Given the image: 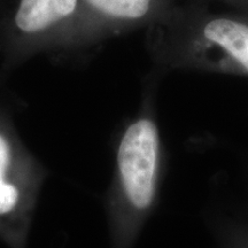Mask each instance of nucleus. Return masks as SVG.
<instances>
[{"label":"nucleus","mask_w":248,"mask_h":248,"mask_svg":"<svg viewBox=\"0 0 248 248\" xmlns=\"http://www.w3.org/2000/svg\"><path fill=\"white\" fill-rule=\"evenodd\" d=\"M190 1L204 2V4H210V2H218L229 6V7H248V0H190Z\"/></svg>","instance_id":"obj_6"},{"label":"nucleus","mask_w":248,"mask_h":248,"mask_svg":"<svg viewBox=\"0 0 248 248\" xmlns=\"http://www.w3.org/2000/svg\"><path fill=\"white\" fill-rule=\"evenodd\" d=\"M80 13V0H18L2 28L4 67H16L44 52L69 51Z\"/></svg>","instance_id":"obj_4"},{"label":"nucleus","mask_w":248,"mask_h":248,"mask_svg":"<svg viewBox=\"0 0 248 248\" xmlns=\"http://www.w3.org/2000/svg\"><path fill=\"white\" fill-rule=\"evenodd\" d=\"M155 82L124 125L105 197L111 248H132L156 208L163 171V147L154 101Z\"/></svg>","instance_id":"obj_2"},{"label":"nucleus","mask_w":248,"mask_h":248,"mask_svg":"<svg viewBox=\"0 0 248 248\" xmlns=\"http://www.w3.org/2000/svg\"><path fill=\"white\" fill-rule=\"evenodd\" d=\"M157 71L192 70L248 77V7L215 12L188 0L148 27Z\"/></svg>","instance_id":"obj_1"},{"label":"nucleus","mask_w":248,"mask_h":248,"mask_svg":"<svg viewBox=\"0 0 248 248\" xmlns=\"http://www.w3.org/2000/svg\"><path fill=\"white\" fill-rule=\"evenodd\" d=\"M47 170L23 141L7 105L0 102V244L28 248Z\"/></svg>","instance_id":"obj_3"},{"label":"nucleus","mask_w":248,"mask_h":248,"mask_svg":"<svg viewBox=\"0 0 248 248\" xmlns=\"http://www.w3.org/2000/svg\"><path fill=\"white\" fill-rule=\"evenodd\" d=\"M82 13L69 51L92 47L111 37L151 27L177 5L176 0H80Z\"/></svg>","instance_id":"obj_5"}]
</instances>
